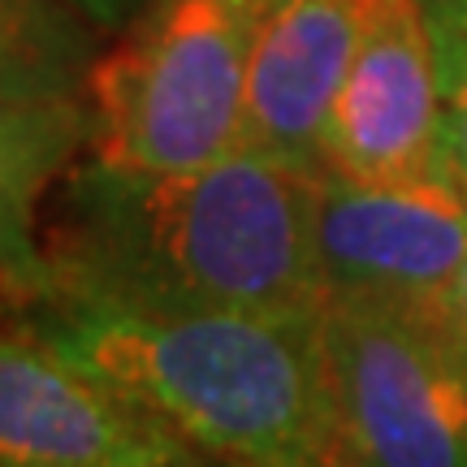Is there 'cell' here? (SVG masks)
<instances>
[{
	"label": "cell",
	"instance_id": "7",
	"mask_svg": "<svg viewBox=\"0 0 467 467\" xmlns=\"http://www.w3.org/2000/svg\"><path fill=\"white\" fill-rule=\"evenodd\" d=\"M317 247L329 295L454 307L467 268V191L454 178L364 186L320 173Z\"/></svg>",
	"mask_w": 467,
	"mask_h": 467
},
{
	"label": "cell",
	"instance_id": "4",
	"mask_svg": "<svg viewBox=\"0 0 467 467\" xmlns=\"http://www.w3.org/2000/svg\"><path fill=\"white\" fill-rule=\"evenodd\" d=\"M355 467H467V329L459 307L329 295L320 312Z\"/></svg>",
	"mask_w": 467,
	"mask_h": 467
},
{
	"label": "cell",
	"instance_id": "6",
	"mask_svg": "<svg viewBox=\"0 0 467 467\" xmlns=\"http://www.w3.org/2000/svg\"><path fill=\"white\" fill-rule=\"evenodd\" d=\"M325 169L364 186L454 178L429 0H359V39L329 117Z\"/></svg>",
	"mask_w": 467,
	"mask_h": 467
},
{
	"label": "cell",
	"instance_id": "10",
	"mask_svg": "<svg viewBox=\"0 0 467 467\" xmlns=\"http://www.w3.org/2000/svg\"><path fill=\"white\" fill-rule=\"evenodd\" d=\"M66 5L91 17V22H100V26H126L148 0H66Z\"/></svg>",
	"mask_w": 467,
	"mask_h": 467
},
{
	"label": "cell",
	"instance_id": "3",
	"mask_svg": "<svg viewBox=\"0 0 467 467\" xmlns=\"http://www.w3.org/2000/svg\"><path fill=\"white\" fill-rule=\"evenodd\" d=\"M265 9L268 0H148L87 78L91 161L156 178L243 148Z\"/></svg>",
	"mask_w": 467,
	"mask_h": 467
},
{
	"label": "cell",
	"instance_id": "1",
	"mask_svg": "<svg viewBox=\"0 0 467 467\" xmlns=\"http://www.w3.org/2000/svg\"><path fill=\"white\" fill-rule=\"evenodd\" d=\"M320 173L234 148L186 173H113L91 161L61 203L48 299L320 317Z\"/></svg>",
	"mask_w": 467,
	"mask_h": 467
},
{
	"label": "cell",
	"instance_id": "5",
	"mask_svg": "<svg viewBox=\"0 0 467 467\" xmlns=\"http://www.w3.org/2000/svg\"><path fill=\"white\" fill-rule=\"evenodd\" d=\"M203 459L156 407L17 317L0 342V467H186Z\"/></svg>",
	"mask_w": 467,
	"mask_h": 467
},
{
	"label": "cell",
	"instance_id": "11",
	"mask_svg": "<svg viewBox=\"0 0 467 467\" xmlns=\"http://www.w3.org/2000/svg\"><path fill=\"white\" fill-rule=\"evenodd\" d=\"M454 307H459V320H463V329H467V268H463V282H459V299H454Z\"/></svg>",
	"mask_w": 467,
	"mask_h": 467
},
{
	"label": "cell",
	"instance_id": "2",
	"mask_svg": "<svg viewBox=\"0 0 467 467\" xmlns=\"http://www.w3.org/2000/svg\"><path fill=\"white\" fill-rule=\"evenodd\" d=\"M52 342L156 407L213 463L355 467L320 317L48 299Z\"/></svg>",
	"mask_w": 467,
	"mask_h": 467
},
{
	"label": "cell",
	"instance_id": "8",
	"mask_svg": "<svg viewBox=\"0 0 467 467\" xmlns=\"http://www.w3.org/2000/svg\"><path fill=\"white\" fill-rule=\"evenodd\" d=\"M359 39V0H268L251 57L243 148L325 173V134Z\"/></svg>",
	"mask_w": 467,
	"mask_h": 467
},
{
	"label": "cell",
	"instance_id": "12",
	"mask_svg": "<svg viewBox=\"0 0 467 467\" xmlns=\"http://www.w3.org/2000/svg\"><path fill=\"white\" fill-rule=\"evenodd\" d=\"M186 467H225V463H213V459H195V463H186Z\"/></svg>",
	"mask_w": 467,
	"mask_h": 467
},
{
	"label": "cell",
	"instance_id": "9",
	"mask_svg": "<svg viewBox=\"0 0 467 467\" xmlns=\"http://www.w3.org/2000/svg\"><path fill=\"white\" fill-rule=\"evenodd\" d=\"M429 22H433L437 61H441L451 165L467 191V0H429Z\"/></svg>",
	"mask_w": 467,
	"mask_h": 467
}]
</instances>
